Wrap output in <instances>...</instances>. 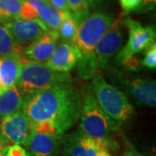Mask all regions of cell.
Masks as SVG:
<instances>
[{
	"label": "cell",
	"mask_w": 156,
	"mask_h": 156,
	"mask_svg": "<svg viewBox=\"0 0 156 156\" xmlns=\"http://www.w3.org/2000/svg\"><path fill=\"white\" fill-rule=\"evenodd\" d=\"M22 111L31 131L62 137L80 118L81 99L70 83L56 84L25 96Z\"/></svg>",
	"instance_id": "6da1fadb"
},
{
	"label": "cell",
	"mask_w": 156,
	"mask_h": 156,
	"mask_svg": "<svg viewBox=\"0 0 156 156\" xmlns=\"http://www.w3.org/2000/svg\"><path fill=\"white\" fill-rule=\"evenodd\" d=\"M80 131L97 142L105 143L111 149L116 147L110 137V132L118 128L114 122L101 110L91 89H87L81 101Z\"/></svg>",
	"instance_id": "7a4b0ae2"
},
{
	"label": "cell",
	"mask_w": 156,
	"mask_h": 156,
	"mask_svg": "<svg viewBox=\"0 0 156 156\" xmlns=\"http://www.w3.org/2000/svg\"><path fill=\"white\" fill-rule=\"evenodd\" d=\"M90 89L101 110L118 124L126 122L134 113V106L122 91L109 84L101 76L93 77Z\"/></svg>",
	"instance_id": "3957f363"
},
{
	"label": "cell",
	"mask_w": 156,
	"mask_h": 156,
	"mask_svg": "<svg viewBox=\"0 0 156 156\" xmlns=\"http://www.w3.org/2000/svg\"><path fill=\"white\" fill-rule=\"evenodd\" d=\"M68 73L57 72L45 63L30 61L23 58L17 86L23 97L48 89L54 85L69 83Z\"/></svg>",
	"instance_id": "277c9868"
},
{
	"label": "cell",
	"mask_w": 156,
	"mask_h": 156,
	"mask_svg": "<svg viewBox=\"0 0 156 156\" xmlns=\"http://www.w3.org/2000/svg\"><path fill=\"white\" fill-rule=\"evenodd\" d=\"M115 22L114 17L105 12L96 11L79 23L76 37L70 42L79 51L80 56H94V50L101 37Z\"/></svg>",
	"instance_id": "5b68a950"
},
{
	"label": "cell",
	"mask_w": 156,
	"mask_h": 156,
	"mask_svg": "<svg viewBox=\"0 0 156 156\" xmlns=\"http://www.w3.org/2000/svg\"><path fill=\"white\" fill-rule=\"evenodd\" d=\"M123 23L128 30V39L123 50L117 56V60L121 62L145 50L155 39V30L152 26L145 27L130 18L125 19Z\"/></svg>",
	"instance_id": "8992f818"
},
{
	"label": "cell",
	"mask_w": 156,
	"mask_h": 156,
	"mask_svg": "<svg viewBox=\"0 0 156 156\" xmlns=\"http://www.w3.org/2000/svg\"><path fill=\"white\" fill-rule=\"evenodd\" d=\"M62 145L66 156H111L107 144L95 141L81 131L62 136Z\"/></svg>",
	"instance_id": "52a82bcc"
},
{
	"label": "cell",
	"mask_w": 156,
	"mask_h": 156,
	"mask_svg": "<svg viewBox=\"0 0 156 156\" xmlns=\"http://www.w3.org/2000/svg\"><path fill=\"white\" fill-rule=\"evenodd\" d=\"M30 132V122L22 110L1 120L0 134L7 145L24 146Z\"/></svg>",
	"instance_id": "ba28073f"
},
{
	"label": "cell",
	"mask_w": 156,
	"mask_h": 156,
	"mask_svg": "<svg viewBox=\"0 0 156 156\" xmlns=\"http://www.w3.org/2000/svg\"><path fill=\"white\" fill-rule=\"evenodd\" d=\"M123 43L122 26L119 19L115 20L95 46L94 54L99 69H104L113 56L116 55Z\"/></svg>",
	"instance_id": "9c48e42d"
},
{
	"label": "cell",
	"mask_w": 156,
	"mask_h": 156,
	"mask_svg": "<svg viewBox=\"0 0 156 156\" xmlns=\"http://www.w3.org/2000/svg\"><path fill=\"white\" fill-rule=\"evenodd\" d=\"M4 24L11 31L17 44L23 50L49 31L47 26L39 19L29 21L16 18Z\"/></svg>",
	"instance_id": "30bf717a"
},
{
	"label": "cell",
	"mask_w": 156,
	"mask_h": 156,
	"mask_svg": "<svg viewBox=\"0 0 156 156\" xmlns=\"http://www.w3.org/2000/svg\"><path fill=\"white\" fill-rule=\"evenodd\" d=\"M62 137L31 131L23 146L29 156H57Z\"/></svg>",
	"instance_id": "8fae6325"
},
{
	"label": "cell",
	"mask_w": 156,
	"mask_h": 156,
	"mask_svg": "<svg viewBox=\"0 0 156 156\" xmlns=\"http://www.w3.org/2000/svg\"><path fill=\"white\" fill-rule=\"evenodd\" d=\"M79 57V51L71 43L62 42L56 45L45 64L55 71L68 73L76 65Z\"/></svg>",
	"instance_id": "7c38bea8"
},
{
	"label": "cell",
	"mask_w": 156,
	"mask_h": 156,
	"mask_svg": "<svg viewBox=\"0 0 156 156\" xmlns=\"http://www.w3.org/2000/svg\"><path fill=\"white\" fill-rule=\"evenodd\" d=\"M58 39V32L49 30L24 49V58L30 61L46 63L55 50Z\"/></svg>",
	"instance_id": "4fadbf2b"
},
{
	"label": "cell",
	"mask_w": 156,
	"mask_h": 156,
	"mask_svg": "<svg viewBox=\"0 0 156 156\" xmlns=\"http://www.w3.org/2000/svg\"><path fill=\"white\" fill-rule=\"evenodd\" d=\"M23 57L0 56V93L17 84Z\"/></svg>",
	"instance_id": "5bb4252c"
},
{
	"label": "cell",
	"mask_w": 156,
	"mask_h": 156,
	"mask_svg": "<svg viewBox=\"0 0 156 156\" xmlns=\"http://www.w3.org/2000/svg\"><path fill=\"white\" fill-rule=\"evenodd\" d=\"M129 90L140 103L148 107L156 105V83L149 79H134L129 83Z\"/></svg>",
	"instance_id": "9a60e30c"
},
{
	"label": "cell",
	"mask_w": 156,
	"mask_h": 156,
	"mask_svg": "<svg viewBox=\"0 0 156 156\" xmlns=\"http://www.w3.org/2000/svg\"><path fill=\"white\" fill-rule=\"evenodd\" d=\"M23 96L17 85L5 89L0 93V117L16 114L21 111L23 103Z\"/></svg>",
	"instance_id": "2e32d148"
},
{
	"label": "cell",
	"mask_w": 156,
	"mask_h": 156,
	"mask_svg": "<svg viewBox=\"0 0 156 156\" xmlns=\"http://www.w3.org/2000/svg\"><path fill=\"white\" fill-rule=\"evenodd\" d=\"M23 49L15 42L11 31L5 24L0 23V56H23Z\"/></svg>",
	"instance_id": "e0dca14e"
},
{
	"label": "cell",
	"mask_w": 156,
	"mask_h": 156,
	"mask_svg": "<svg viewBox=\"0 0 156 156\" xmlns=\"http://www.w3.org/2000/svg\"><path fill=\"white\" fill-rule=\"evenodd\" d=\"M24 0H0V23L4 24L18 18Z\"/></svg>",
	"instance_id": "ac0fdd59"
},
{
	"label": "cell",
	"mask_w": 156,
	"mask_h": 156,
	"mask_svg": "<svg viewBox=\"0 0 156 156\" xmlns=\"http://www.w3.org/2000/svg\"><path fill=\"white\" fill-rule=\"evenodd\" d=\"M78 25L79 24L70 13L66 15V17L62 21L61 25L58 30L59 37H62L64 41L71 42L76 35Z\"/></svg>",
	"instance_id": "d6986e66"
},
{
	"label": "cell",
	"mask_w": 156,
	"mask_h": 156,
	"mask_svg": "<svg viewBox=\"0 0 156 156\" xmlns=\"http://www.w3.org/2000/svg\"><path fill=\"white\" fill-rule=\"evenodd\" d=\"M67 4L70 14L78 24L89 16V8L87 0H67Z\"/></svg>",
	"instance_id": "ffe728a7"
},
{
	"label": "cell",
	"mask_w": 156,
	"mask_h": 156,
	"mask_svg": "<svg viewBox=\"0 0 156 156\" xmlns=\"http://www.w3.org/2000/svg\"><path fill=\"white\" fill-rule=\"evenodd\" d=\"M69 13L70 12L67 13V12L59 11L50 5V17H49L48 22L46 23V26H47L48 30L50 31L58 32L62 21L63 20L64 17H66V15L69 14Z\"/></svg>",
	"instance_id": "44dd1931"
},
{
	"label": "cell",
	"mask_w": 156,
	"mask_h": 156,
	"mask_svg": "<svg viewBox=\"0 0 156 156\" xmlns=\"http://www.w3.org/2000/svg\"><path fill=\"white\" fill-rule=\"evenodd\" d=\"M27 1L36 8L39 20H41L46 25V23L48 22L50 17V4H46L41 0H27Z\"/></svg>",
	"instance_id": "7402d4cb"
},
{
	"label": "cell",
	"mask_w": 156,
	"mask_h": 156,
	"mask_svg": "<svg viewBox=\"0 0 156 156\" xmlns=\"http://www.w3.org/2000/svg\"><path fill=\"white\" fill-rule=\"evenodd\" d=\"M18 18H21L23 20H37L38 15L36 8L30 3H29L27 0H24L23 3V5L19 11Z\"/></svg>",
	"instance_id": "603a6c76"
},
{
	"label": "cell",
	"mask_w": 156,
	"mask_h": 156,
	"mask_svg": "<svg viewBox=\"0 0 156 156\" xmlns=\"http://www.w3.org/2000/svg\"><path fill=\"white\" fill-rule=\"evenodd\" d=\"M142 65L148 69H155L156 68V44L154 42L152 44L146 49V53Z\"/></svg>",
	"instance_id": "cb8c5ba5"
},
{
	"label": "cell",
	"mask_w": 156,
	"mask_h": 156,
	"mask_svg": "<svg viewBox=\"0 0 156 156\" xmlns=\"http://www.w3.org/2000/svg\"><path fill=\"white\" fill-rule=\"evenodd\" d=\"M119 2L124 13L128 14L129 12L135 11L139 8L141 0H119Z\"/></svg>",
	"instance_id": "d4e9b609"
},
{
	"label": "cell",
	"mask_w": 156,
	"mask_h": 156,
	"mask_svg": "<svg viewBox=\"0 0 156 156\" xmlns=\"http://www.w3.org/2000/svg\"><path fill=\"white\" fill-rule=\"evenodd\" d=\"M5 156H29L24 147L20 145H11L7 147Z\"/></svg>",
	"instance_id": "484cf974"
},
{
	"label": "cell",
	"mask_w": 156,
	"mask_h": 156,
	"mask_svg": "<svg viewBox=\"0 0 156 156\" xmlns=\"http://www.w3.org/2000/svg\"><path fill=\"white\" fill-rule=\"evenodd\" d=\"M156 0H141L139 8L136 10L138 13H147L154 10L155 8Z\"/></svg>",
	"instance_id": "4316f807"
},
{
	"label": "cell",
	"mask_w": 156,
	"mask_h": 156,
	"mask_svg": "<svg viewBox=\"0 0 156 156\" xmlns=\"http://www.w3.org/2000/svg\"><path fill=\"white\" fill-rule=\"evenodd\" d=\"M49 4L59 11L63 12H69L67 0H49Z\"/></svg>",
	"instance_id": "83f0119b"
},
{
	"label": "cell",
	"mask_w": 156,
	"mask_h": 156,
	"mask_svg": "<svg viewBox=\"0 0 156 156\" xmlns=\"http://www.w3.org/2000/svg\"><path fill=\"white\" fill-rule=\"evenodd\" d=\"M107 0H87V3H88L89 8L96 9V8L102 5H104V3Z\"/></svg>",
	"instance_id": "f1b7e54d"
},
{
	"label": "cell",
	"mask_w": 156,
	"mask_h": 156,
	"mask_svg": "<svg viewBox=\"0 0 156 156\" xmlns=\"http://www.w3.org/2000/svg\"><path fill=\"white\" fill-rule=\"evenodd\" d=\"M7 147V143L0 134V156H5Z\"/></svg>",
	"instance_id": "f546056e"
},
{
	"label": "cell",
	"mask_w": 156,
	"mask_h": 156,
	"mask_svg": "<svg viewBox=\"0 0 156 156\" xmlns=\"http://www.w3.org/2000/svg\"><path fill=\"white\" fill-rule=\"evenodd\" d=\"M124 156H145L140 154L137 150H135L133 147H129L124 153Z\"/></svg>",
	"instance_id": "4dcf8cb0"
},
{
	"label": "cell",
	"mask_w": 156,
	"mask_h": 156,
	"mask_svg": "<svg viewBox=\"0 0 156 156\" xmlns=\"http://www.w3.org/2000/svg\"><path fill=\"white\" fill-rule=\"evenodd\" d=\"M41 1L44 2V3H46V4H49V0H41Z\"/></svg>",
	"instance_id": "1f68e13d"
}]
</instances>
